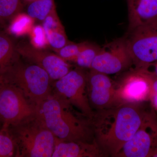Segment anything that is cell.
Returning a JSON list of instances; mask_svg holds the SVG:
<instances>
[{
    "mask_svg": "<svg viewBox=\"0 0 157 157\" xmlns=\"http://www.w3.org/2000/svg\"><path fill=\"white\" fill-rule=\"evenodd\" d=\"M140 104H125L98 110L90 120L95 140L104 155L116 157L147 115Z\"/></svg>",
    "mask_w": 157,
    "mask_h": 157,
    "instance_id": "1",
    "label": "cell"
},
{
    "mask_svg": "<svg viewBox=\"0 0 157 157\" xmlns=\"http://www.w3.org/2000/svg\"><path fill=\"white\" fill-rule=\"evenodd\" d=\"M72 106L57 94H52L36 106V115L57 138L66 141H95L90 121L82 120L70 108Z\"/></svg>",
    "mask_w": 157,
    "mask_h": 157,
    "instance_id": "2",
    "label": "cell"
},
{
    "mask_svg": "<svg viewBox=\"0 0 157 157\" xmlns=\"http://www.w3.org/2000/svg\"><path fill=\"white\" fill-rule=\"evenodd\" d=\"M20 57L17 53L9 64L0 69V81L17 87L37 106L52 94V79L42 67L33 63H25Z\"/></svg>",
    "mask_w": 157,
    "mask_h": 157,
    "instance_id": "3",
    "label": "cell"
},
{
    "mask_svg": "<svg viewBox=\"0 0 157 157\" xmlns=\"http://www.w3.org/2000/svg\"><path fill=\"white\" fill-rule=\"evenodd\" d=\"M8 130L17 146L16 157H52L56 137L36 114Z\"/></svg>",
    "mask_w": 157,
    "mask_h": 157,
    "instance_id": "4",
    "label": "cell"
},
{
    "mask_svg": "<svg viewBox=\"0 0 157 157\" xmlns=\"http://www.w3.org/2000/svg\"><path fill=\"white\" fill-rule=\"evenodd\" d=\"M125 38L134 69L148 70L157 62V20L128 30Z\"/></svg>",
    "mask_w": 157,
    "mask_h": 157,
    "instance_id": "5",
    "label": "cell"
},
{
    "mask_svg": "<svg viewBox=\"0 0 157 157\" xmlns=\"http://www.w3.org/2000/svg\"><path fill=\"white\" fill-rule=\"evenodd\" d=\"M0 123L8 129L35 115L36 107L17 87L0 81Z\"/></svg>",
    "mask_w": 157,
    "mask_h": 157,
    "instance_id": "6",
    "label": "cell"
},
{
    "mask_svg": "<svg viewBox=\"0 0 157 157\" xmlns=\"http://www.w3.org/2000/svg\"><path fill=\"white\" fill-rule=\"evenodd\" d=\"M87 73L82 69L70 70L64 76L56 80L54 87L56 94L75 107L90 121L94 112L90 105L87 92Z\"/></svg>",
    "mask_w": 157,
    "mask_h": 157,
    "instance_id": "7",
    "label": "cell"
},
{
    "mask_svg": "<svg viewBox=\"0 0 157 157\" xmlns=\"http://www.w3.org/2000/svg\"><path fill=\"white\" fill-rule=\"evenodd\" d=\"M150 85L148 70L134 69L116 82L114 106L140 104L149 100Z\"/></svg>",
    "mask_w": 157,
    "mask_h": 157,
    "instance_id": "8",
    "label": "cell"
},
{
    "mask_svg": "<svg viewBox=\"0 0 157 157\" xmlns=\"http://www.w3.org/2000/svg\"><path fill=\"white\" fill-rule=\"evenodd\" d=\"M132 65L125 37L109 42L101 47L90 69L107 75L120 73Z\"/></svg>",
    "mask_w": 157,
    "mask_h": 157,
    "instance_id": "9",
    "label": "cell"
},
{
    "mask_svg": "<svg viewBox=\"0 0 157 157\" xmlns=\"http://www.w3.org/2000/svg\"><path fill=\"white\" fill-rule=\"evenodd\" d=\"M147 115L135 135L124 144L116 157H151L157 145V123Z\"/></svg>",
    "mask_w": 157,
    "mask_h": 157,
    "instance_id": "10",
    "label": "cell"
},
{
    "mask_svg": "<svg viewBox=\"0 0 157 157\" xmlns=\"http://www.w3.org/2000/svg\"><path fill=\"white\" fill-rule=\"evenodd\" d=\"M16 51L21 56L44 69L52 80L56 81L70 70V65L56 54L35 48L27 43H18Z\"/></svg>",
    "mask_w": 157,
    "mask_h": 157,
    "instance_id": "11",
    "label": "cell"
},
{
    "mask_svg": "<svg viewBox=\"0 0 157 157\" xmlns=\"http://www.w3.org/2000/svg\"><path fill=\"white\" fill-rule=\"evenodd\" d=\"M108 75L90 69L87 73V92L92 108L102 110L114 106L116 82Z\"/></svg>",
    "mask_w": 157,
    "mask_h": 157,
    "instance_id": "12",
    "label": "cell"
},
{
    "mask_svg": "<svg viewBox=\"0 0 157 157\" xmlns=\"http://www.w3.org/2000/svg\"><path fill=\"white\" fill-rule=\"evenodd\" d=\"M104 156L96 141L76 142L60 140L56 137L52 157H98Z\"/></svg>",
    "mask_w": 157,
    "mask_h": 157,
    "instance_id": "13",
    "label": "cell"
},
{
    "mask_svg": "<svg viewBox=\"0 0 157 157\" xmlns=\"http://www.w3.org/2000/svg\"><path fill=\"white\" fill-rule=\"evenodd\" d=\"M128 30L157 20V0H127Z\"/></svg>",
    "mask_w": 157,
    "mask_h": 157,
    "instance_id": "14",
    "label": "cell"
},
{
    "mask_svg": "<svg viewBox=\"0 0 157 157\" xmlns=\"http://www.w3.org/2000/svg\"><path fill=\"white\" fill-rule=\"evenodd\" d=\"M42 27L45 31L48 45L54 50L59 49L70 42L64 28L54 9L43 21Z\"/></svg>",
    "mask_w": 157,
    "mask_h": 157,
    "instance_id": "15",
    "label": "cell"
},
{
    "mask_svg": "<svg viewBox=\"0 0 157 157\" xmlns=\"http://www.w3.org/2000/svg\"><path fill=\"white\" fill-rule=\"evenodd\" d=\"M55 9L54 0H34L28 6L27 14L33 19L43 21Z\"/></svg>",
    "mask_w": 157,
    "mask_h": 157,
    "instance_id": "16",
    "label": "cell"
},
{
    "mask_svg": "<svg viewBox=\"0 0 157 157\" xmlns=\"http://www.w3.org/2000/svg\"><path fill=\"white\" fill-rule=\"evenodd\" d=\"M17 54L13 39L8 34L0 31V69L9 64Z\"/></svg>",
    "mask_w": 157,
    "mask_h": 157,
    "instance_id": "17",
    "label": "cell"
},
{
    "mask_svg": "<svg viewBox=\"0 0 157 157\" xmlns=\"http://www.w3.org/2000/svg\"><path fill=\"white\" fill-rule=\"evenodd\" d=\"M33 20L27 14L20 13L10 21L8 30L17 36L30 33L33 27Z\"/></svg>",
    "mask_w": 157,
    "mask_h": 157,
    "instance_id": "18",
    "label": "cell"
},
{
    "mask_svg": "<svg viewBox=\"0 0 157 157\" xmlns=\"http://www.w3.org/2000/svg\"><path fill=\"white\" fill-rule=\"evenodd\" d=\"M21 0H0V22L5 25L10 22L22 9Z\"/></svg>",
    "mask_w": 157,
    "mask_h": 157,
    "instance_id": "19",
    "label": "cell"
},
{
    "mask_svg": "<svg viewBox=\"0 0 157 157\" xmlns=\"http://www.w3.org/2000/svg\"><path fill=\"white\" fill-rule=\"evenodd\" d=\"M101 47L90 42H86L85 45L78 54L74 62L79 68L90 69L94 59L101 49Z\"/></svg>",
    "mask_w": 157,
    "mask_h": 157,
    "instance_id": "20",
    "label": "cell"
},
{
    "mask_svg": "<svg viewBox=\"0 0 157 157\" xmlns=\"http://www.w3.org/2000/svg\"><path fill=\"white\" fill-rule=\"evenodd\" d=\"M17 149L15 141L8 129H0V157L17 156Z\"/></svg>",
    "mask_w": 157,
    "mask_h": 157,
    "instance_id": "21",
    "label": "cell"
},
{
    "mask_svg": "<svg viewBox=\"0 0 157 157\" xmlns=\"http://www.w3.org/2000/svg\"><path fill=\"white\" fill-rule=\"evenodd\" d=\"M86 42L76 43L70 42L61 48L55 50L59 56L66 61L74 62L85 45Z\"/></svg>",
    "mask_w": 157,
    "mask_h": 157,
    "instance_id": "22",
    "label": "cell"
},
{
    "mask_svg": "<svg viewBox=\"0 0 157 157\" xmlns=\"http://www.w3.org/2000/svg\"><path fill=\"white\" fill-rule=\"evenodd\" d=\"M31 45L35 48L42 49L48 45L45 31L42 26H33L30 32Z\"/></svg>",
    "mask_w": 157,
    "mask_h": 157,
    "instance_id": "23",
    "label": "cell"
},
{
    "mask_svg": "<svg viewBox=\"0 0 157 157\" xmlns=\"http://www.w3.org/2000/svg\"><path fill=\"white\" fill-rule=\"evenodd\" d=\"M150 85V99L152 105L157 109V76L152 72L148 70Z\"/></svg>",
    "mask_w": 157,
    "mask_h": 157,
    "instance_id": "24",
    "label": "cell"
},
{
    "mask_svg": "<svg viewBox=\"0 0 157 157\" xmlns=\"http://www.w3.org/2000/svg\"><path fill=\"white\" fill-rule=\"evenodd\" d=\"M152 66H153L154 67L155 69L154 71L152 72V73H154L155 75L157 76V62L155 63H154Z\"/></svg>",
    "mask_w": 157,
    "mask_h": 157,
    "instance_id": "25",
    "label": "cell"
},
{
    "mask_svg": "<svg viewBox=\"0 0 157 157\" xmlns=\"http://www.w3.org/2000/svg\"><path fill=\"white\" fill-rule=\"evenodd\" d=\"M2 24L1 23V22H0V31H2V30H1V29H2Z\"/></svg>",
    "mask_w": 157,
    "mask_h": 157,
    "instance_id": "26",
    "label": "cell"
},
{
    "mask_svg": "<svg viewBox=\"0 0 157 157\" xmlns=\"http://www.w3.org/2000/svg\"><path fill=\"white\" fill-rule=\"evenodd\" d=\"M0 87H1V82H0Z\"/></svg>",
    "mask_w": 157,
    "mask_h": 157,
    "instance_id": "27",
    "label": "cell"
},
{
    "mask_svg": "<svg viewBox=\"0 0 157 157\" xmlns=\"http://www.w3.org/2000/svg\"><path fill=\"white\" fill-rule=\"evenodd\" d=\"M33 1H34V0H33Z\"/></svg>",
    "mask_w": 157,
    "mask_h": 157,
    "instance_id": "28",
    "label": "cell"
},
{
    "mask_svg": "<svg viewBox=\"0 0 157 157\" xmlns=\"http://www.w3.org/2000/svg\"></svg>",
    "mask_w": 157,
    "mask_h": 157,
    "instance_id": "29",
    "label": "cell"
}]
</instances>
